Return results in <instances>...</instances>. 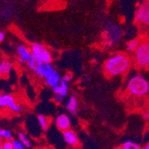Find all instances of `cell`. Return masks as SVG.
<instances>
[{
	"mask_svg": "<svg viewBox=\"0 0 149 149\" xmlns=\"http://www.w3.org/2000/svg\"><path fill=\"white\" fill-rule=\"evenodd\" d=\"M133 60L126 53H116L108 57L103 65L104 73L107 78H114L126 74L131 68Z\"/></svg>",
	"mask_w": 149,
	"mask_h": 149,
	"instance_id": "obj_1",
	"label": "cell"
},
{
	"mask_svg": "<svg viewBox=\"0 0 149 149\" xmlns=\"http://www.w3.org/2000/svg\"><path fill=\"white\" fill-rule=\"evenodd\" d=\"M128 95L135 97H143L149 94V79L142 73H136L130 78L126 85Z\"/></svg>",
	"mask_w": 149,
	"mask_h": 149,
	"instance_id": "obj_2",
	"label": "cell"
},
{
	"mask_svg": "<svg viewBox=\"0 0 149 149\" xmlns=\"http://www.w3.org/2000/svg\"><path fill=\"white\" fill-rule=\"evenodd\" d=\"M133 63L138 70L149 71V39L143 38L137 50L133 53Z\"/></svg>",
	"mask_w": 149,
	"mask_h": 149,
	"instance_id": "obj_3",
	"label": "cell"
},
{
	"mask_svg": "<svg viewBox=\"0 0 149 149\" xmlns=\"http://www.w3.org/2000/svg\"><path fill=\"white\" fill-rule=\"evenodd\" d=\"M123 36V29L113 22H107L104 24V43L110 47H115L120 43Z\"/></svg>",
	"mask_w": 149,
	"mask_h": 149,
	"instance_id": "obj_4",
	"label": "cell"
},
{
	"mask_svg": "<svg viewBox=\"0 0 149 149\" xmlns=\"http://www.w3.org/2000/svg\"><path fill=\"white\" fill-rule=\"evenodd\" d=\"M31 50L32 55L42 63H51L53 60V56L51 52L45 46L38 44V43H33L31 47Z\"/></svg>",
	"mask_w": 149,
	"mask_h": 149,
	"instance_id": "obj_5",
	"label": "cell"
},
{
	"mask_svg": "<svg viewBox=\"0 0 149 149\" xmlns=\"http://www.w3.org/2000/svg\"><path fill=\"white\" fill-rule=\"evenodd\" d=\"M135 22L143 26L149 25V0H146L138 6L135 13Z\"/></svg>",
	"mask_w": 149,
	"mask_h": 149,
	"instance_id": "obj_6",
	"label": "cell"
},
{
	"mask_svg": "<svg viewBox=\"0 0 149 149\" xmlns=\"http://www.w3.org/2000/svg\"><path fill=\"white\" fill-rule=\"evenodd\" d=\"M0 106L2 109L6 108L15 113H18L22 110V105L17 104L15 97L10 94H2L0 96Z\"/></svg>",
	"mask_w": 149,
	"mask_h": 149,
	"instance_id": "obj_7",
	"label": "cell"
},
{
	"mask_svg": "<svg viewBox=\"0 0 149 149\" xmlns=\"http://www.w3.org/2000/svg\"><path fill=\"white\" fill-rule=\"evenodd\" d=\"M63 137L67 145H69L72 147H79L80 146L79 139L77 136V134L75 133L74 130H68L64 132H63Z\"/></svg>",
	"mask_w": 149,
	"mask_h": 149,
	"instance_id": "obj_8",
	"label": "cell"
},
{
	"mask_svg": "<svg viewBox=\"0 0 149 149\" xmlns=\"http://www.w3.org/2000/svg\"><path fill=\"white\" fill-rule=\"evenodd\" d=\"M55 123H56V126L57 127V129L62 132H64L71 129V120L67 114H64V113L59 114L56 118Z\"/></svg>",
	"mask_w": 149,
	"mask_h": 149,
	"instance_id": "obj_9",
	"label": "cell"
},
{
	"mask_svg": "<svg viewBox=\"0 0 149 149\" xmlns=\"http://www.w3.org/2000/svg\"><path fill=\"white\" fill-rule=\"evenodd\" d=\"M16 53H17L19 61L22 63H28V61L30 60L32 55L31 48H29L28 47H26L24 45H18L16 47Z\"/></svg>",
	"mask_w": 149,
	"mask_h": 149,
	"instance_id": "obj_10",
	"label": "cell"
},
{
	"mask_svg": "<svg viewBox=\"0 0 149 149\" xmlns=\"http://www.w3.org/2000/svg\"><path fill=\"white\" fill-rule=\"evenodd\" d=\"M61 80H62V76L60 75L58 71L55 70L45 79V82L48 87L53 88H55L56 86L59 85V83L61 82Z\"/></svg>",
	"mask_w": 149,
	"mask_h": 149,
	"instance_id": "obj_11",
	"label": "cell"
},
{
	"mask_svg": "<svg viewBox=\"0 0 149 149\" xmlns=\"http://www.w3.org/2000/svg\"><path fill=\"white\" fill-rule=\"evenodd\" d=\"M13 69L12 63L8 60H2L0 62V75L2 78H7Z\"/></svg>",
	"mask_w": 149,
	"mask_h": 149,
	"instance_id": "obj_12",
	"label": "cell"
},
{
	"mask_svg": "<svg viewBox=\"0 0 149 149\" xmlns=\"http://www.w3.org/2000/svg\"><path fill=\"white\" fill-rule=\"evenodd\" d=\"M65 108L71 114L75 115L78 112V108H79V102L77 97H75L74 96L71 97L66 103Z\"/></svg>",
	"mask_w": 149,
	"mask_h": 149,
	"instance_id": "obj_13",
	"label": "cell"
},
{
	"mask_svg": "<svg viewBox=\"0 0 149 149\" xmlns=\"http://www.w3.org/2000/svg\"><path fill=\"white\" fill-rule=\"evenodd\" d=\"M68 90H69V83L65 82L63 79L61 80L59 85L53 88V92L55 93V95H60V96H63V97L67 96Z\"/></svg>",
	"mask_w": 149,
	"mask_h": 149,
	"instance_id": "obj_14",
	"label": "cell"
},
{
	"mask_svg": "<svg viewBox=\"0 0 149 149\" xmlns=\"http://www.w3.org/2000/svg\"><path fill=\"white\" fill-rule=\"evenodd\" d=\"M140 43V38H132L126 43V50L128 53H134L139 47Z\"/></svg>",
	"mask_w": 149,
	"mask_h": 149,
	"instance_id": "obj_15",
	"label": "cell"
},
{
	"mask_svg": "<svg viewBox=\"0 0 149 149\" xmlns=\"http://www.w3.org/2000/svg\"><path fill=\"white\" fill-rule=\"evenodd\" d=\"M50 118L43 115V114H38V121L39 123V126L44 131H47L48 129H49V126H50Z\"/></svg>",
	"mask_w": 149,
	"mask_h": 149,
	"instance_id": "obj_16",
	"label": "cell"
},
{
	"mask_svg": "<svg viewBox=\"0 0 149 149\" xmlns=\"http://www.w3.org/2000/svg\"><path fill=\"white\" fill-rule=\"evenodd\" d=\"M18 138H19V140L27 147V148H30L31 146V142L30 140V139L28 138V136L22 131L19 132L18 133Z\"/></svg>",
	"mask_w": 149,
	"mask_h": 149,
	"instance_id": "obj_17",
	"label": "cell"
},
{
	"mask_svg": "<svg viewBox=\"0 0 149 149\" xmlns=\"http://www.w3.org/2000/svg\"><path fill=\"white\" fill-rule=\"evenodd\" d=\"M121 147L123 149H142V147L139 145H138L135 142H132V141L124 142L123 145H121Z\"/></svg>",
	"mask_w": 149,
	"mask_h": 149,
	"instance_id": "obj_18",
	"label": "cell"
},
{
	"mask_svg": "<svg viewBox=\"0 0 149 149\" xmlns=\"http://www.w3.org/2000/svg\"><path fill=\"white\" fill-rule=\"evenodd\" d=\"M0 138L5 140H12L13 139V134L11 131L7 130L1 129L0 130Z\"/></svg>",
	"mask_w": 149,
	"mask_h": 149,
	"instance_id": "obj_19",
	"label": "cell"
},
{
	"mask_svg": "<svg viewBox=\"0 0 149 149\" xmlns=\"http://www.w3.org/2000/svg\"><path fill=\"white\" fill-rule=\"evenodd\" d=\"M1 146L3 149H13V144L11 140H3L1 143Z\"/></svg>",
	"mask_w": 149,
	"mask_h": 149,
	"instance_id": "obj_20",
	"label": "cell"
},
{
	"mask_svg": "<svg viewBox=\"0 0 149 149\" xmlns=\"http://www.w3.org/2000/svg\"><path fill=\"white\" fill-rule=\"evenodd\" d=\"M13 149H27V147L20 140H13Z\"/></svg>",
	"mask_w": 149,
	"mask_h": 149,
	"instance_id": "obj_21",
	"label": "cell"
},
{
	"mask_svg": "<svg viewBox=\"0 0 149 149\" xmlns=\"http://www.w3.org/2000/svg\"><path fill=\"white\" fill-rule=\"evenodd\" d=\"M62 79L63 81H65V82L67 83H70L71 81L72 80V75L71 73H65L63 77H62Z\"/></svg>",
	"mask_w": 149,
	"mask_h": 149,
	"instance_id": "obj_22",
	"label": "cell"
},
{
	"mask_svg": "<svg viewBox=\"0 0 149 149\" xmlns=\"http://www.w3.org/2000/svg\"><path fill=\"white\" fill-rule=\"evenodd\" d=\"M63 98H64V97L60 96V95H55V97H54V101H55L56 104H62V103H63Z\"/></svg>",
	"mask_w": 149,
	"mask_h": 149,
	"instance_id": "obj_23",
	"label": "cell"
},
{
	"mask_svg": "<svg viewBox=\"0 0 149 149\" xmlns=\"http://www.w3.org/2000/svg\"><path fill=\"white\" fill-rule=\"evenodd\" d=\"M5 38H6V33L3 31H0V42L2 43L5 40Z\"/></svg>",
	"mask_w": 149,
	"mask_h": 149,
	"instance_id": "obj_24",
	"label": "cell"
},
{
	"mask_svg": "<svg viewBox=\"0 0 149 149\" xmlns=\"http://www.w3.org/2000/svg\"><path fill=\"white\" fill-rule=\"evenodd\" d=\"M143 118L145 120H149V113H146L143 114Z\"/></svg>",
	"mask_w": 149,
	"mask_h": 149,
	"instance_id": "obj_25",
	"label": "cell"
},
{
	"mask_svg": "<svg viewBox=\"0 0 149 149\" xmlns=\"http://www.w3.org/2000/svg\"><path fill=\"white\" fill-rule=\"evenodd\" d=\"M142 149H149V143H147L146 146H144L142 147Z\"/></svg>",
	"mask_w": 149,
	"mask_h": 149,
	"instance_id": "obj_26",
	"label": "cell"
},
{
	"mask_svg": "<svg viewBox=\"0 0 149 149\" xmlns=\"http://www.w3.org/2000/svg\"><path fill=\"white\" fill-rule=\"evenodd\" d=\"M114 149H123V148L121 147V146H117V147H115Z\"/></svg>",
	"mask_w": 149,
	"mask_h": 149,
	"instance_id": "obj_27",
	"label": "cell"
},
{
	"mask_svg": "<svg viewBox=\"0 0 149 149\" xmlns=\"http://www.w3.org/2000/svg\"><path fill=\"white\" fill-rule=\"evenodd\" d=\"M0 149H3V147H2V146H0Z\"/></svg>",
	"mask_w": 149,
	"mask_h": 149,
	"instance_id": "obj_28",
	"label": "cell"
},
{
	"mask_svg": "<svg viewBox=\"0 0 149 149\" xmlns=\"http://www.w3.org/2000/svg\"><path fill=\"white\" fill-rule=\"evenodd\" d=\"M148 28H149V25H148Z\"/></svg>",
	"mask_w": 149,
	"mask_h": 149,
	"instance_id": "obj_29",
	"label": "cell"
}]
</instances>
